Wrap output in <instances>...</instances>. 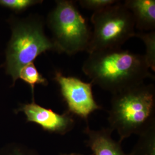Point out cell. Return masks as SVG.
Here are the masks:
<instances>
[{
    "mask_svg": "<svg viewBox=\"0 0 155 155\" xmlns=\"http://www.w3.org/2000/svg\"><path fill=\"white\" fill-rule=\"evenodd\" d=\"M83 72L93 84L112 94L154 79L144 55L121 48L100 50L89 54Z\"/></svg>",
    "mask_w": 155,
    "mask_h": 155,
    "instance_id": "1",
    "label": "cell"
},
{
    "mask_svg": "<svg viewBox=\"0 0 155 155\" xmlns=\"http://www.w3.org/2000/svg\"><path fill=\"white\" fill-rule=\"evenodd\" d=\"M11 35L5 50V61L2 67L10 76L12 86H15L23 67L47 51L56 52L52 39L45 31L43 18L37 15L18 17L11 15L6 20Z\"/></svg>",
    "mask_w": 155,
    "mask_h": 155,
    "instance_id": "2",
    "label": "cell"
},
{
    "mask_svg": "<svg viewBox=\"0 0 155 155\" xmlns=\"http://www.w3.org/2000/svg\"><path fill=\"white\" fill-rule=\"evenodd\" d=\"M112 94L108 121L120 143L155 124L154 84L143 83Z\"/></svg>",
    "mask_w": 155,
    "mask_h": 155,
    "instance_id": "3",
    "label": "cell"
},
{
    "mask_svg": "<svg viewBox=\"0 0 155 155\" xmlns=\"http://www.w3.org/2000/svg\"><path fill=\"white\" fill-rule=\"evenodd\" d=\"M47 24L57 52L72 55L87 52L92 32L73 1H56V5L47 16Z\"/></svg>",
    "mask_w": 155,
    "mask_h": 155,
    "instance_id": "4",
    "label": "cell"
},
{
    "mask_svg": "<svg viewBox=\"0 0 155 155\" xmlns=\"http://www.w3.org/2000/svg\"><path fill=\"white\" fill-rule=\"evenodd\" d=\"M91 21L94 30L87 50L89 54L100 50L121 48L136 32L132 13L119 1L94 12Z\"/></svg>",
    "mask_w": 155,
    "mask_h": 155,
    "instance_id": "5",
    "label": "cell"
},
{
    "mask_svg": "<svg viewBox=\"0 0 155 155\" xmlns=\"http://www.w3.org/2000/svg\"><path fill=\"white\" fill-rule=\"evenodd\" d=\"M54 80L59 84L61 96L67 106V111L86 121L94 111L102 109L94 99L93 83H87L72 76H65L56 71Z\"/></svg>",
    "mask_w": 155,
    "mask_h": 155,
    "instance_id": "6",
    "label": "cell"
},
{
    "mask_svg": "<svg viewBox=\"0 0 155 155\" xmlns=\"http://www.w3.org/2000/svg\"><path fill=\"white\" fill-rule=\"evenodd\" d=\"M14 111L15 114L22 113L27 122L35 123L50 133L64 135L75 126L74 115L71 113L67 110L61 114L56 113L36 104L34 97L31 102L20 104Z\"/></svg>",
    "mask_w": 155,
    "mask_h": 155,
    "instance_id": "7",
    "label": "cell"
},
{
    "mask_svg": "<svg viewBox=\"0 0 155 155\" xmlns=\"http://www.w3.org/2000/svg\"><path fill=\"white\" fill-rule=\"evenodd\" d=\"M113 131L109 127L98 130H92L89 126L86 127L84 133L88 137L87 145L94 155H129L124 152L121 143L112 139Z\"/></svg>",
    "mask_w": 155,
    "mask_h": 155,
    "instance_id": "8",
    "label": "cell"
},
{
    "mask_svg": "<svg viewBox=\"0 0 155 155\" xmlns=\"http://www.w3.org/2000/svg\"><path fill=\"white\" fill-rule=\"evenodd\" d=\"M124 4L132 13L135 27L140 32L155 31V0H127Z\"/></svg>",
    "mask_w": 155,
    "mask_h": 155,
    "instance_id": "9",
    "label": "cell"
},
{
    "mask_svg": "<svg viewBox=\"0 0 155 155\" xmlns=\"http://www.w3.org/2000/svg\"><path fill=\"white\" fill-rule=\"evenodd\" d=\"M139 136L137 144L129 155H155V124Z\"/></svg>",
    "mask_w": 155,
    "mask_h": 155,
    "instance_id": "10",
    "label": "cell"
},
{
    "mask_svg": "<svg viewBox=\"0 0 155 155\" xmlns=\"http://www.w3.org/2000/svg\"><path fill=\"white\" fill-rule=\"evenodd\" d=\"M18 79H21L31 86L32 97H34L35 85L41 84L47 86L48 84V80L39 72L34 62L22 67L19 72Z\"/></svg>",
    "mask_w": 155,
    "mask_h": 155,
    "instance_id": "11",
    "label": "cell"
},
{
    "mask_svg": "<svg viewBox=\"0 0 155 155\" xmlns=\"http://www.w3.org/2000/svg\"><path fill=\"white\" fill-rule=\"evenodd\" d=\"M134 37L139 38L143 41L146 47V54L144 55L150 69L155 71V32H136Z\"/></svg>",
    "mask_w": 155,
    "mask_h": 155,
    "instance_id": "12",
    "label": "cell"
},
{
    "mask_svg": "<svg viewBox=\"0 0 155 155\" xmlns=\"http://www.w3.org/2000/svg\"><path fill=\"white\" fill-rule=\"evenodd\" d=\"M43 2L42 0H0V6L18 14Z\"/></svg>",
    "mask_w": 155,
    "mask_h": 155,
    "instance_id": "13",
    "label": "cell"
},
{
    "mask_svg": "<svg viewBox=\"0 0 155 155\" xmlns=\"http://www.w3.org/2000/svg\"><path fill=\"white\" fill-rule=\"evenodd\" d=\"M0 155H39L28 147L17 143H11L0 148Z\"/></svg>",
    "mask_w": 155,
    "mask_h": 155,
    "instance_id": "14",
    "label": "cell"
},
{
    "mask_svg": "<svg viewBox=\"0 0 155 155\" xmlns=\"http://www.w3.org/2000/svg\"><path fill=\"white\" fill-rule=\"evenodd\" d=\"M117 1L116 0H80L79 3L83 8L95 12L113 5Z\"/></svg>",
    "mask_w": 155,
    "mask_h": 155,
    "instance_id": "15",
    "label": "cell"
},
{
    "mask_svg": "<svg viewBox=\"0 0 155 155\" xmlns=\"http://www.w3.org/2000/svg\"><path fill=\"white\" fill-rule=\"evenodd\" d=\"M61 155H81V154H79V153H69V154H67V153H62V154H61Z\"/></svg>",
    "mask_w": 155,
    "mask_h": 155,
    "instance_id": "16",
    "label": "cell"
},
{
    "mask_svg": "<svg viewBox=\"0 0 155 155\" xmlns=\"http://www.w3.org/2000/svg\"><path fill=\"white\" fill-rule=\"evenodd\" d=\"M0 68H2V64L0 65Z\"/></svg>",
    "mask_w": 155,
    "mask_h": 155,
    "instance_id": "17",
    "label": "cell"
}]
</instances>
